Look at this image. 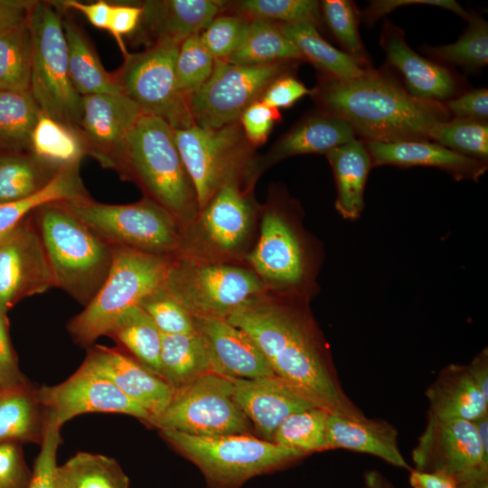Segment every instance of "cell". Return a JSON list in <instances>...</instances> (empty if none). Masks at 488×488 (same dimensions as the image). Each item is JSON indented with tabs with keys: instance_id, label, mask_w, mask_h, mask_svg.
Segmentation results:
<instances>
[{
	"instance_id": "6da1fadb",
	"label": "cell",
	"mask_w": 488,
	"mask_h": 488,
	"mask_svg": "<svg viewBox=\"0 0 488 488\" xmlns=\"http://www.w3.org/2000/svg\"><path fill=\"white\" fill-rule=\"evenodd\" d=\"M309 302L303 296L267 291L226 319L252 339L276 376L314 406L332 414L363 417L341 385Z\"/></svg>"
},
{
	"instance_id": "7a4b0ae2",
	"label": "cell",
	"mask_w": 488,
	"mask_h": 488,
	"mask_svg": "<svg viewBox=\"0 0 488 488\" xmlns=\"http://www.w3.org/2000/svg\"><path fill=\"white\" fill-rule=\"evenodd\" d=\"M310 96L316 111L344 120L364 142L430 140L434 127L452 117L444 103L418 99L373 68L350 80L319 73Z\"/></svg>"
},
{
	"instance_id": "3957f363",
	"label": "cell",
	"mask_w": 488,
	"mask_h": 488,
	"mask_svg": "<svg viewBox=\"0 0 488 488\" xmlns=\"http://www.w3.org/2000/svg\"><path fill=\"white\" fill-rule=\"evenodd\" d=\"M258 240L245 258L267 291L311 300L317 292L321 249L302 224L298 202L282 191L260 207Z\"/></svg>"
},
{
	"instance_id": "277c9868",
	"label": "cell",
	"mask_w": 488,
	"mask_h": 488,
	"mask_svg": "<svg viewBox=\"0 0 488 488\" xmlns=\"http://www.w3.org/2000/svg\"><path fill=\"white\" fill-rule=\"evenodd\" d=\"M116 172L134 182L146 197L189 226L199 213L194 185L179 153L174 128L143 114L125 139Z\"/></svg>"
},
{
	"instance_id": "5b68a950",
	"label": "cell",
	"mask_w": 488,
	"mask_h": 488,
	"mask_svg": "<svg viewBox=\"0 0 488 488\" xmlns=\"http://www.w3.org/2000/svg\"><path fill=\"white\" fill-rule=\"evenodd\" d=\"M54 279L87 305L103 285L113 259V248L61 203L33 212Z\"/></svg>"
},
{
	"instance_id": "8992f818",
	"label": "cell",
	"mask_w": 488,
	"mask_h": 488,
	"mask_svg": "<svg viewBox=\"0 0 488 488\" xmlns=\"http://www.w3.org/2000/svg\"><path fill=\"white\" fill-rule=\"evenodd\" d=\"M112 248L113 259L103 285L68 324L70 334L81 346H89L106 335L125 311L163 286L174 258Z\"/></svg>"
},
{
	"instance_id": "52a82bcc",
	"label": "cell",
	"mask_w": 488,
	"mask_h": 488,
	"mask_svg": "<svg viewBox=\"0 0 488 488\" xmlns=\"http://www.w3.org/2000/svg\"><path fill=\"white\" fill-rule=\"evenodd\" d=\"M254 184L243 179L227 182L183 229L178 255L217 262L245 259L260 212Z\"/></svg>"
},
{
	"instance_id": "ba28073f",
	"label": "cell",
	"mask_w": 488,
	"mask_h": 488,
	"mask_svg": "<svg viewBox=\"0 0 488 488\" xmlns=\"http://www.w3.org/2000/svg\"><path fill=\"white\" fill-rule=\"evenodd\" d=\"M27 26L32 40L30 93L42 114L80 130L82 97L71 82L59 9L51 1H37Z\"/></svg>"
},
{
	"instance_id": "9c48e42d",
	"label": "cell",
	"mask_w": 488,
	"mask_h": 488,
	"mask_svg": "<svg viewBox=\"0 0 488 488\" xmlns=\"http://www.w3.org/2000/svg\"><path fill=\"white\" fill-rule=\"evenodd\" d=\"M60 203L111 247L174 257L183 228L164 208L143 197L129 204H107L89 196Z\"/></svg>"
},
{
	"instance_id": "30bf717a",
	"label": "cell",
	"mask_w": 488,
	"mask_h": 488,
	"mask_svg": "<svg viewBox=\"0 0 488 488\" xmlns=\"http://www.w3.org/2000/svg\"><path fill=\"white\" fill-rule=\"evenodd\" d=\"M160 431L168 443L198 465L211 483L221 488L237 487L305 455L249 435L200 436L171 429Z\"/></svg>"
},
{
	"instance_id": "8fae6325",
	"label": "cell",
	"mask_w": 488,
	"mask_h": 488,
	"mask_svg": "<svg viewBox=\"0 0 488 488\" xmlns=\"http://www.w3.org/2000/svg\"><path fill=\"white\" fill-rule=\"evenodd\" d=\"M174 130L179 153L196 191L199 210L229 181L243 179L256 183L260 175L258 156L239 121L216 128L193 125Z\"/></svg>"
},
{
	"instance_id": "7c38bea8",
	"label": "cell",
	"mask_w": 488,
	"mask_h": 488,
	"mask_svg": "<svg viewBox=\"0 0 488 488\" xmlns=\"http://www.w3.org/2000/svg\"><path fill=\"white\" fill-rule=\"evenodd\" d=\"M164 286L193 317L227 318L251 298L267 291L248 266L173 258Z\"/></svg>"
},
{
	"instance_id": "4fadbf2b",
	"label": "cell",
	"mask_w": 488,
	"mask_h": 488,
	"mask_svg": "<svg viewBox=\"0 0 488 488\" xmlns=\"http://www.w3.org/2000/svg\"><path fill=\"white\" fill-rule=\"evenodd\" d=\"M180 44L158 42L144 51L128 53L113 72L123 94L145 115L162 118L174 129L193 126L189 99L181 92L176 78Z\"/></svg>"
},
{
	"instance_id": "5bb4252c",
	"label": "cell",
	"mask_w": 488,
	"mask_h": 488,
	"mask_svg": "<svg viewBox=\"0 0 488 488\" xmlns=\"http://www.w3.org/2000/svg\"><path fill=\"white\" fill-rule=\"evenodd\" d=\"M232 395L230 378L208 372L174 391L150 426L200 436L249 435L251 423Z\"/></svg>"
},
{
	"instance_id": "9a60e30c",
	"label": "cell",
	"mask_w": 488,
	"mask_h": 488,
	"mask_svg": "<svg viewBox=\"0 0 488 488\" xmlns=\"http://www.w3.org/2000/svg\"><path fill=\"white\" fill-rule=\"evenodd\" d=\"M297 63L239 65L215 60L211 77L190 99L193 124L216 128L238 122L243 111L260 99L275 79L294 71Z\"/></svg>"
},
{
	"instance_id": "2e32d148",
	"label": "cell",
	"mask_w": 488,
	"mask_h": 488,
	"mask_svg": "<svg viewBox=\"0 0 488 488\" xmlns=\"http://www.w3.org/2000/svg\"><path fill=\"white\" fill-rule=\"evenodd\" d=\"M414 470L442 473L456 483L488 472L483 450L472 421L441 419L427 415V422L412 450Z\"/></svg>"
},
{
	"instance_id": "e0dca14e",
	"label": "cell",
	"mask_w": 488,
	"mask_h": 488,
	"mask_svg": "<svg viewBox=\"0 0 488 488\" xmlns=\"http://www.w3.org/2000/svg\"><path fill=\"white\" fill-rule=\"evenodd\" d=\"M55 286L52 268L33 218L0 235V307Z\"/></svg>"
},
{
	"instance_id": "ac0fdd59",
	"label": "cell",
	"mask_w": 488,
	"mask_h": 488,
	"mask_svg": "<svg viewBox=\"0 0 488 488\" xmlns=\"http://www.w3.org/2000/svg\"><path fill=\"white\" fill-rule=\"evenodd\" d=\"M43 409L52 412L60 424L81 414L117 413L137 418L149 425L151 415L107 379L83 365L62 382L36 389Z\"/></svg>"
},
{
	"instance_id": "d6986e66",
	"label": "cell",
	"mask_w": 488,
	"mask_h": 488,
	"mask_svg": "<svg viewBox=\"0 0 488 488\" xmlns=\"http://www.w3.org/2000/svg\"><path fill=\"white\" fill-rule=\"evenodd\" d=\"M143 114L122 92L83 96L80 132L87 155L116 171L127 135Z\"/></svg>"
},
{
	"instance_id": "ffe728a7",
	"label": "cell",
	"mask_w": 488,
	"mask_h": 488,
	"mask_svg": "<svg viewBox=\"0 0 488 488\" xmlns=\"http://www.w3.org/2000/svg\"><path fill=\"white\" fill-rule=\"evenodd\" d=\"M228 1L146 0L140 5L142 17L131 37L145 45L164 42L181 44L189 36L201 33L220 14Z\"/></svg>"
},
{
	"instance_id": "44dd1931",
	"label": "cell",
	"mask_w": 488,
	"mask_h": 488,
	"mask_svg": "<svg viewBox=\"0 0 488 488\" xmlns=\"http://www.w3.org/2000/svg\"><path fill=\"white\" fill-rule=\"evenodd\" d=\"M81 365L143 407L152 417L149 425L164 410L174 392L161 377L117 348L96 345Z\"/></svg>"
},
{
	"instance_id": "7402d4cb",
	"label": "cell",
	"mask_w": 488,
	"mask_h": 488,
	"mask_svg": "<svg viewBox=\"0 0 488 488\" xmlns=\"http://www.w3.org/2000/svg\"><path fill=\"white\" fill-rule=\"evenodd\" d=\"M196 332L205 343L211 371L231 379L275 375L252 339L225 318L193 317Z\"/></svg>"
},
{
	"instance_id": "603a6c76",
	"label": "cell",
	"mask_w": 488,
	"mask_h": 488,
	"mask_svg": "<svg viewBox=\"0 0 488 488\" xmlns=\"http://www.w3.org/2000/svg\"><path fill=\"white\" fill-rule=\"evenodd\" d=\"M231 380L234 401L267 441L289 416L316 407L276 375Z\"/></svg>"
},
{
	"instance_id": "cb8c5ba5",
	"label": "cell",
	"mask_w": 488,
	"mask_h": 488,
	"mask_svg": "<svg viewBox=\"0 0 488 488\" xmlns=\"http://www.w3.org/2000/svg\"><path fill=\"white\" fill-rule=\"evenodd\" d=\"M380 46L387 62L402 75L404 87L412 96L445 103L457 95L455 76L444 66L412 50L405 40V33L388 20L382 28Z\"/></svg>"
},
{
	"instance_id": "d4e9b609",
	"label": "cell",
	"mask_w": 488,
	"mask_h": 488,
	"mask_svg": "<svg viewBox=\"0 0 488 488\" xmlns=\"http://www.w3.org/2000/svg\"><path fill=\"white\" fill-rule=\"evenodd\" d=\"M365 144L373 167H435L446 172L456 181L474 182H477L488 168L487 161L465 156L429 140Z\"/></svg>"
},
{
	"instance_id": "484cf974",
	"label": "cell",
	"mask_w": 488,
	"mask_h": 488,
	"mask_svg": "<svg viewBox=\"0 0 488 488\" xmlns=\"http://www.w3.org/2000/svg\"><path fill=\"white\" fill-rule=\"evenodd\" d=\"M344 120L318 111L307 114L281 136L263 157L258 159L261 174L267 167L291 156L324 154L356 138Z\"/></svg>"
},
{
	"instance_id": "4316f807",
	"label": "cell",
	"mask_w": 488,
	"mask_h": 488,
	"mask_svg": "<svg viewBox=\"0 0 488 488\" xmlns=\"http://www.w3.org/2000/svg\"><path fill=\"white\" fill-rule=\"evenodd\" d=\"M398 435L397 428L383 419L328 415V449L371 455L393 466L411 471L399 450Z\"/></svg>"
},
{
	"instance_id": "83f0119b",
	"label": "cell",
	"mask_w": 488,
	"mask_h": 488,
	"mask_svg": "<svg viewBox=\"0 0 488 488\" xmlns=\"http://www.w3.org/2000/svg\"><path fill=\"white\" fill-rule=\"evenodd\" d=\"M428 415L441 419L474 421L488 414V399L481 393L466 366L452 363L443 368L428 386Z\"/></svg>"
},
{
	"instance_id": "f1b7e54d",
	"label": "cell",
	"mask_w": 488,
	"mask_h": 488,
	"mask_svg": "<svg viewBox=\"0 0 488 488\" xmlns=\"http://www.w3.org/2000/svg\"><path fill=\"white\" fill-rule=\"evenodd\" d=\"M334 176L335 209L345 220L358 219L364 209V190L373 167L364 141L354 138L325 154Z\"/></svg>"
},
{
	"instance_id": "f546056e",
	"label": "cell",
	"mask_w": 488,
	"mask_h": 488,
	"mask_svg": "<svg viewBox=\"0 0 488 488\" xmlns=\"http://www.w3.org/2000/svg\"><path fill=\"white\" fill-rule=\"evenodd\" d=\"M71 82L81 96L116 94L121 90L113 72L103 67L83 29L69 16L62 17Z\"/></svg>"
},
{
	"instance_id": "4dcf8cb0",
	"label": "cell",
	"mask_w": 488,
	"mask_h": 488,
	"mask_svg": "<svg viewBox=\"0 0 488 488\" xmlns=\"http://www.w3.org/2000/svg\"><path fill=\"white\" fill-rule=\"evenodd\" d=\"M43 408L36 389L27 382L0 389V444L7 442L41 444Z\"/></svg>"
},
{
	"instance_id": "1f68e13d",
	"label": "cell",
	"mask_w": 488,
	"mask_h": 488,
	"mask_svg": "<svg viewBox=\"0 0 488 488\" xmlns=\"http://www.w3.org/2000/svg\"><path fill=\"white\" fill-rule=\"evenodd\" d=\"M161 378L174 391L183 389L211 371L204 342L195 332L185 334L161 333Z\"/></svg>"
},
{
	"instance_id": "d6a6232c",
	"label": "cell",
	"mask_w": 488,
	"mask_h": 488,
	"mask_svg": "<svg viewBox=\"0 0 488 488\" xmlns=\"http://www.w3.org/2000/svg\"><path fill=\"white\" fill-rule=\"evenodd\" d=\"M282 33L296 46L305 61L311 62L319 73L340 80L361 77L367 69L354 59L324 40L313 23L277 24Z\"/></svg>"
},
{
	"instance_id": "836d02e7",
	"label": "cell",
	"mask_w": 488,
	"mask_h": 488,
	"mask_svg": "<svg viewBox=\"0 0 488 488\" xmlns=\"http://www.w3.org/2000/svg\"><path fill=\"white\" fill-rule=\"evenodd\" d=\"M30 154L58 171L79 167L87 151L79 129L42 114L31 135Z\"/></svg>"
},
{
	"instance_id": "e575fe53",
	"label": "cell",
	"mask_w": 488,
	"mask_h": 488,
	"mask_svg": "<svg viewBox=\"0 0 488 488\" xmlns=\"http://www.w3.org/2000/svg\"><path fill=\"white\" fill-rule=\"evenodd\" d=\"M106 335L127 350L145 368L161 377V333L138 305L125 311Z\"/></svg>"
},
{
	"instance_id": "d590c367",
	"label": "cell",
	"mask_w": 488,
	"mask_h": 488,
	"mask_svg": "<svg viewBox=\"0 0 488 488\" xmlns=\"http://www.w3.org/2000/svg\"><path fill=\"white\" fill-rule=\"evenodd\" d=\"M89 196L79 174V167L59 169L34 193L20 200L0 203V235L10 230L38 208L59 202Z\"/></svg>"
},
{
	"instance_id": "8d00e7d4",
	"label": "cell",
	"mask_w": 488,
	"mask_h": 488,
	"mask_svg": "<svg viewBox=\"0 0 488 488\" xmlns=\"http://www.w3.org/2000/svg\"><path fill=\"white\" fill-rule=\"evenodd\" d=\"M57 488H129V480L112 457L77 452L56 470Z\"/></svg>"
},
{
	"instance_id": "74e56055",
	"label": "cell",
	"mask_w": 488,
	"mask_h": 488,
	"mask_svg": "<svg viewBox=\"0 0 488 488\" xmlns=\"http://www.w3.org/2000/svg\"><path fill=\"white\" fill-rule=\"evenodd\" d=\"M225 61L239 65H260L305 60L277 24L252 20L243 43Z\"/></svg>"
},
{
	"instance_id": "f35d334b",
	"label": "cell",
	"mask_w": 488,
	"mask_h": 488,
	"mask_svg": "<svg viewBox=\"0 0 488 488\" xmlns=\"http://www.w3.org/2000/svg\"><path fill=\"white\" fill-rule=\"evenodd\" d=\"M42 111L30 91L0 90V152L30 153Z\"/></svg>"
},
{
	"instance_id": "ab89813d",
	"label": "cell",
	"mask_w": 488,
	"mask_h": 488,
	"mask_svg": "<svg viewBox=\"0 0 488 488\" xmlns=\"http://www.w3.org/2000/svg\"><path fill=\"white\" fill-rule=\"evenodd\" d=\"M57 171L30 153L0 152V203L20 200L42 188Z\"/></svg>"
},
{
	"instance_id": "60d3db41",
	"label": "cell",
	"mask_w": 488,
	"mask_h": 488,
	"mask_svg": "<svg viewBox=\"0 0 488 488\" xmlns=\"http://www.w3.org/2000/svg\"><path fill=\"white\" fill-rule=\"evenodd\" d=\"M32 40L27 23L0 32V90L29 91Z\"/></svg>"
},
{
	"instance_id": "b9f144b4",
	"label": "cell",
	"mask_w": 488,
	"mask_h": 488,
	"mask_svg": "<svg viewBox=\"0 0 488 488\" xmlns=\"http://www.w3.org/2000/svg\"><path fill=\"white\" fill-rule=\"evenodd\" d=\"M226 13L276 24L309 22L320 25V2L315 0H241L227 3Z\"/></svg>"
},
{
	"instance_id": "7bdbcfd3",
	"label": "cell",
	"mask_w": 488,
	"mask_h": 488,
	"mask_svg": "<svg viewBox=\"0 0 488 488\" xmlns=\"http://www.w3.org/2000/svg\"><path fill=\"white\" fill-rule=\"evenodd\" d=\"M328 415L318 407L292 414L277 427L272 442L305 455L326 450Z\"/></svg>"
},
{
	"instance_id": "ee69618b",
	"label": "cell",
	"mask_w": 488,
	"mask_h": 488,
	"mask_svg": "<svg viewBox=\"0 0 488 488\" xmlns=\"http://www.w3.org/2000/svg\"><path fill=\"white\" fill-rule=\"evenodd\" d=\"M469 24L455 42L442 46H427L424 50L432 58L464 67L478 70L488 63V24L479 14H469Z\"/></svg>"
},
{
	"instance_id": "f6af8a7d",
	"label": "cell",
	"mask_w": 488,
	"mask_h": 488,
	"mask_svg": "<svg viewBox=\"0 0 488 488\" xmlns=\"http://www.w3.org/2000/svg\"><path fill=\"white\" fill-rule=\"evenodd\" d=\"M321 17L343 52L364 69L371 68L370 56L359 33L360 11L350 0H324L320 2Z\"/></svg>"
},
{
	"instance_id": "bcb514c9",
	"label": "cell",
	"mask_w": 488,
	"mask_h": 488,
	"mask_svg": "<svg viewBox=\"0 0 488 488\" xmlns=\"http://www.w3.org/2000/svg\"><path fill=\"white\" fill-rule=\"evenodd\" d=\"M430 140L465 156L488 159L487 121L451 117L434 127Z\"/></svg>"
},
{
	"instance_id": "7dc6e473",
	"label": "cell",
	"mask_w": 488,
	"mask_h": 488,
	"mask_svg": "<svg viewBox=\"0 0 488 488\" xmlns=\"http://www.w3.org/2000/svg\"><path fill=\"white\" fill-rule=\"evenodd\" d=\"M215 59L204 46L200 33L186 38L179 46L176 78L181 92L189 99L208 80Z\"/></svg>"
},
{
	"instance_id": "c3c4849f",
	"label": "cell",
	"mask_w": 488,
	"mask_h": 488,
	"mask_svg": "<svg viewBox=\"0 0 488 488\" xmlns=\"http://www.w3.org/2000/svg\"><path fill=\"white\" fill-rule=\"evenodd\" d=\"M138 305L161 333L185 334L196 332L193 316L164 285L144 297Z\"/></svg>"
},
{
	"instance_id": "681fc988",
	"label": "cell",
	"mask_w": 488,
	"mask_h": 488,
	"mask_svg": "<svg viewBox=\"0 0 488 488\" xmlns=\"http://www.w3.org/2000/svg\"><path fill=\"white\" fill-rule=\"evenodd\" d=\"M250 23L244 16L223 12L211 21L200 36L215 60L225 61L241 46Z\"/></svg>"
},
{
	"instance_id": "f907efd6",
	"label": "cell",
	"mask_w": 488,
	"mask_h": 488,
	"mask_svg": "<svg viewBox=\"0 0 488 488\" xmlns=\"http://www.w3.org/2000/svg\"><path fill=\"white\" fill-rule=\"evenodd\" d=\"M61 425L55 415L43 409V434L27 488H57V451L61 443Z\"/></svg>"
},
{
	"instance_id": "816d5d0a",
	"label": "cell",
	"mask_w": 488,
	"mask_h": 488,
	"mask_svg": "<svg viewBox=\"0 0 488 488\" xmlns=\"http://www.w3.org/2000/svg\"><path fill=\"white\" fill-rule=\"evenodd\" d=\"M281 119L278 109L258 100L243 111L239 121L247 139L256 148L266 143L275 124Z\"/></svg>"
},
{
	"instance_id": "f5cc1de1",
	"label": "cell",
	"mask_w": 488,
	"mask_h": 488,
	"mask_svg": "<svg viewBox=\"0 0 488 488\" xmlns=\"http://www.w3.org/2000/svg\"><path fill=\"white\" fill-rule=\"evenodd\" d=\"M31 477L21 444H0V488H27Z\"/></svg>"
},
{
	"instance_id": "db71d44e",
	"label": "cell",
	"mask_w": 488,
	"mask_h": 488,
	"mask_svg": "<svg viewBox=\"0 0 488 488\" xmlns=\"http://www.w3.org/2000/svg\"><path fill=\"white\" fill-rule=\"evenodd\" d=\"M306 95H311V89L295 76L294 71L284 73L275 79L260 98L264 104L277 108H287Z\"/></svg>"
},
{
	"instance_id": "11a10c76",
	"label": "cell",
	"mask_w": 488,
	"mask_h": 488,
	"mask_svg": "<svg viewBox=\"0 0 488 488\" xmlns=\"http://www.w3.org/2000/svg\"><path fill=\"white\" fill-rule=\"evenodd\" d=\"M409 5H427L442 7L454 12L465 20L468 19L470 14L455 0H374L371 1L365 9L360 11V18L366 24L372 25L385 14L400 6Z\"/></svg>"
},
{
	"instance_id": "9f6ffc18",
	"label": "cell",
	"mask_w": 488,
	"mask_h": 488,
	"mask_svg": "<svg viewBox=\"0 0 488 488\" xmlns=\"http://www.w3.org/2000/svg\"><path fill=\"white\" fill-rule=\"evenodd\" d=\"M143 14L142 6L129 4H111L108 32L117 42L124 58L128 51L124 36L132 35L137 29Z\"/></svg>"
},
{
	"instance_id": "6f0895ef",
	"label": "cell",
	"mask_w": 488,
	"mask_h": 488,
	"mask_svg": "<svg viewBox=\"0 0 488 488\" xmlns=\"http://www.w3.org/2000/svg\"><path fill=\"white\" fill-rule=\"evenodd\" d=\"M444 105L452 117L487 121L488 90L486 88L472 89L446 101Z\"/></svg>"
},
{
	"instance_id": "680465c9",
	"label": "cell",
	"mask_w": 488,
	"mask_h": 488,
	"mask_svg": "<svg viewBox=\"0 0 488 488\" xmlns=\"http://www.w3.org/2000/svg\"><path fill=\"white\" fill-rule=\"evenodd\" d=\"M5 312L0 307V388H11L28 382L19 369L9 339Z\"/></svg>"
},
{
	"instance_id": "91938a15",
	"label": "cell",
	"mask_w": 488,
	"mask_h": 488,
	"mask_svg": "<svg viewBox=\"0 0 488 488\" xmlns=\"http://www.w3.org/2000/svg\"><path fill=\"white\" fill-rule=\"evenodd\" d=\"M51 3L60 10L70 9L81 13L98 29L106 31L108 29L111 4L105 0L88 4L77 0L51 1Z\"/></svg>"
},
{
	"instance_id": "94428289",
	"label": "cell",
	"mask_w": 488,
	"mask_h": 488,
	"mask_svg": "<svg viewBox=\"0 0 488 488\" xmlns=\"http://www.w3.org/2000/svg\"><path fill=\"white\" fill-rule=\"evenodd\" d=\"M34 0H0V32L27 23Z\"/></svg>"
},
{
	"instance_id": "6125c7cd",
	"label": "cell",
	"mask_w": 488,
	"mask_h": 488,
	"mask_svg": "<svg viewBox=\"0 0 488 488\" xmlns=\"http://www.w3.org/2000/svg\"><path fill=\"white\" fill-rule=\"evenodd\" d=\"M409 472V483L413 488H458L455 480L447 474L414 469Z\"/></svg>"
},
{
	"instance_id": "be15d7a7",
	"label": "cell",
	"mask_w": 488,
	"mask_h": 488,
	"mask_svg": "<svg viewBox=\"0 0 488 488\" xmlns=\"http://www.w3.org/2000/svg\"><path fill=\"white\" fill-rule=\"evenodd\" d=\"M474 382L488 399V351L485 347L465 365Z\"/></svg>"
},
{
	"instance_id": "e7e4bbea",
	"label": "cell",
	"mask_w": 488,
	"mask_h": 488,
	"mask_svg": "<svg viewBox=\"0 0 488 488\" xmlns=\"http://www.w3.org/2000/svg\"><path fill=\"white\" fill-rule=\"evenodd\" d=\"M362 488H394L389 481L377 470H368L363 475Z\"/></svg>"
},
{
	"instance_id": "03108f58",
	"label": "cell",
	"mask_w": 488,
	"mask_h": 488,
	"mask_svg": "<svg viewBox=\"0 0 488 488\" xmlns=\"http://www.w3.org/2000/svg\"><path fill=\"white\" fill-rule=\"evenodd\" d=\"M472 422L474 424L483 450L488 454V414Z\"/></svg>"
},
{
	"instance_id": "003e7915",
	"label": "cell",
	"mask_w": 488,
	"mask_h": 488,
	"mask_svg": "<svg viewBox=\"0 0 488 488\" xmlns=\"http://www.w3.org/2000/svg\"><path fill=\"white\" fill-rule=\"evenodd\" d=\"M1 389V388H0Z\"/></svg>"
}]
</instances>
